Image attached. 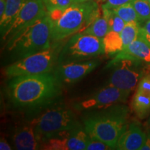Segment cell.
Returning a JSON list of instances; mask_svg holds the SVG:
<instances>
[{
  "mask_svg": "<svg viewBox=\"0 0 150 150\" xmlns=\"http://www.w3.org/2000/svg\"><path fill=\"white\" fill-rule=\"evenodd\" d=\"M6 6V0H0V18L4 13Z\"/></svg>",
  "mask_w": 150,
  "mask_h": 150,
  "instance_id": "f546056e",
  "label": "cell"
},
{
  "mask_svg": "<svg viewBox=\"0 0 150 150\" xmlns=\"http://www.w3.org/2000/svg\"><path fill=\"white\" fill-rule=\"evenodd\" d=\"M52 21L48 12L6 43L9 51L20 59L45 51L52 47Z\"/></svg>",
  "mask_w": 150,
  "mask_h": 150,
  "instance_id": "277c9868",
  "label": "cell"
},
{
  "mask_svg": "<svg viewBox=\"0 0 150 150\" xmlns=\"http://www.w3.org/2000/svg\"><path fill=\"white\" fill-rule=\"evenodd\" d=\"M139 36H140L142 38L145 39V40H147L148 42L150 44V35H148V34H146V33L142 32V31H140L139 32Z\"/></svg>",
  "mask_w": 150,
  "mask_h": 150,
  "instance_id": "1f68e13d",
  "label": "cell"
},
{
  "mask_svg": "<svg viewBox=\"0 0 150 150\" xmlns=\"http://www.w3.org/2000/svg\"><path fill=\"white\" fill-rule=\"evenodd\" d=\"M86 150H108L112 149V148L108 146L104 142H103L100 140L93 139L91 138L90 141L86 146Z\"/></svg>",
  "mask_w": 150,
  "mask_h": 150,
  "instance_id": "4316f807",
  "label": "cell"
},
{
  "mask_svg": "<svg viewBox=\"0 0 150 150\" xmlns=\"http://www.w3.org/2000/svg\"><path fill=\"white\" fill-rule=\"evenodd\" d=\"M105 54L109 56L117 54L123 50V42L120 33L109 31L103 38Z\"/></svg>",
  "mask_w": 150,
  "mask_h": 150,
  "instance_id": "e0dca14e",
  "label": "cell"
},
{
  "mask_svg": "<svg viewBox=\"0 0 150 150\" xmlns=\"http://www.w3.org/2000/svg\"><path fill=\"white\" fill-rule=\"evenodd\" d=\"M140 150H150V136H148L146 138L145 143L142 146Z\"/></svg>",
  "mask_w": 150,
  "mask_h": 150,
  "instance_id": "4dcf8cb0",
  "label": "cell"
},
{
  "mask_svg": "<svg viewBox=\"0 0 150 150\" xmlns=\"http://www.w3.org/2000/svg\"><path fill=\"white\" fill-rule=\"evenodd\" d=\"M31 122L43 142L65 131L81 127L72 110L65 106H58L47 109Z\"/></svg>",
  "mask_w": 150,
  "mask_h": 150,
  "instance_id": "5b68a950",
  "label": "cell"
},
{
  "mask_svg": "<svg viewBox=\"0 0 150 150\" xmlns=\"http://www.w3.org/2000/svg\"><path fill=\"white\" fill-rule=\"evenodd\" d=\"M136 92L150 95V73L146 74L140 81Z\"/></svg>",
  "mask_w": 150,
  "mask_h": 150,
  "instance_id": "484cf974",
  "label": "cell"
},
{
  "mask_svg": "<svg viewBox=\"0 0 150 150\" xmlns=\"http://www.w3.org/2000/svg\"><path fill=\"white\" fill-rule=\"evenodd\" d=\"M141 22L150 20V2L149 0H133L131 2Z\"/></svg>",
  "mask_w": 150,
  "mask_h": 150,
  "instance_id": "603a6c76",
  "label": "cell"
},
{
  "mask_svg": "<svg viewBox=\"0 0 150 150\" xmlns=\"http://www.w3.org/2000/svg\"><path fill=\"white\" fill-rule=\"evenodd\" d=\"M60 50L59 46L55 45L45 51L22 58L8 65L5 74L13 78L50 72L56 62H58Z\"/></svg>",
  "mask_w": 150,
  "mask_h": 150,
  "instance_id": "52a82bcc",
  "label": "cell"
},
{
  "mask_svg": "<svg viewBox=\"0 0 150 150\" xmlns=\"http://www.w3.org/2000/svg\"><path fill=\"white\" fill-rule=\"evenodd\" d=\"M103 16L107 20L110 31H113L117 33H121L125 27L126 22L116 15L112 9L102 8Z\"/></svg>",
  "mask_w": 150,
  "mask_h": 150,
  "instance_id": "7402d4cb",
  "label": "cell"
},
{
  "mask_svg": "<svg viewBox=\"0 0 150 150\" xmlns=\"http://www.w3.org/2000/svg\"><path fill=\"white\" fill-rule=\"evenodd\" d=\"M61 82L55 74L46 72L40 74L13 77L8 85L11 102L21 108H35L47 105L61 95Z\"/></svg>",
  "mask_w": 150,
  "mask_h": 150,
  "instance_id": "6da1fadb",
  "label": "cell"
},
{
  "mask_svg": "<svg viewBox=\"0 0 150 150\" xmlns=\"http://www.w3.org/2000/svg\"><path fill=\"white\" fill-rule=\"evenodd\" d=\"M133 0H97L101 4V8L112 9L126 4L132 2Z\"/></svg>",
  "mask_w": 150,
  "mask_h": 150,
  "instance_id": "d4e9b609",
  "label": "cell"
},
{
  "mask_svg": "<svg viewBox=\"0 0 150 150\" xmlns=\"http://www.w3.org/2000/svg\"><path fill=\"white\" fill-rule=\"evenodd\" d=\"M145 65H147L131 58L119 60L110 66L114 67V70L110 74L108 84L130 95L146 74Z\"/></svg>",
  "mask_w": 150,
  "mask_h": 150,
  "instance_id": "ba28073f",
  "label": "cell"
},
{
  "mask_svg": "<svg viewBox=\"0 0 150 150\" xmlns=\"http://www.w3.org/2000/svg\"><path fill=\"white\" fill-rule=\"evenodd\" d=\"M140 31L146 33V34L150 35V20L146 21L143 27H140Z\"/></svg>",
  "mask_w": 150,
  "mask_h": 150,
  "instance_id": "f1b7e54d",
  "label": "cell"
},
{
  "mask_svg": "<svg viewBox=\"0 0 150 150\" xmlns=\"http://www.w3.org/2000/svg\"><path fill=\"white\" fill-rule=\"evenodd\" d=\"M0 149L1 150H11L12 148L10 145L7 142L6 140L4 138L1 137V140H0Z\"/></svg>",
  "mask_w": 150,
  "mask_h": 150,
  "instance_id": "83f0119b",
  "label": "cell"
},
{
  "mask_svg": "<svg viewBox=\"0 0 150 150\" xmlns=\"http://www.w3.org/2000/svg\"><path fill=\"white\" fill-rule=\"evenodd\" d=\"M149 2H150V0H149Z\"/></svg>",
  "mask_w": 150,
  "mask_h": 150,
  "instance_id": "836d02e7",
  "label": "cell"
},
{
  "mask_svg": "<svg viewBox=\"0 0 150 150\" xmlns=\"http://www.w3.org/2000/svg\"><path fill=\"white\" fill-rule=\"evenodd\" d=\"M47 12L61 9L65 10L72 4V0H42Z\"/></svg>",
  "mask_w": 150,
  "mask_h": 150,
  "instance_id": "cb8c5ba5",
  "label": "cell"
},
{
  "mask_svg": "<svg viewBox=\"0 0 150 150\" xmlns=\"http://www.w3.org/2000/svg\"><path fill=\"white\" fill-rule=\"evenodd\" d=\"M112 10L116 15L120 17L126 23L130 22H138L141 23L139 17L131 2L116 7Z\"/></svg>",
  "mask_w": 150,
  "mask_h": 150,
  "instance_id": "44dd1931",
  "label": "cell"
},
{
  "mask_svg": "<svg viewBox=\"0 0 150 150\" xmlns=\"http://www.w3.org/2000/svg\"><path fill=\"white\" fill-rule=\"evenodd\" d=\"M99 15L98 2L94 0L86 2L72 3L63 11L58 20L52 22V41H61L81 32Z\"/></svg>",
  "mask_w": 150,
  "mask_h": 150,
  "instance_id": "3957f363",
  "label": "cell"
},
{
  "mask_svg": "<svg viewBox=\"0 0 150 150\" xmlns=\"http://www.w3.org/2000/svg\"><path fill=\"white\" fill-rule=\"evenodd\" d=\"M92 1V0H72V3H81L86 2V1Z\"/></svg>",
  "mask_w": 150,
  "mask_h": 150,
  "instance_id": "d6a6232c",
  "label": "cell"
},
{
  "mask_svg": "<svg viewBox=\"0 0 150 150\" xmlns=\"http://www.w3.org/2000/svg\"><path fill=\"white\" fill-rule=\"evenodd\" d=\"M127 115L125 106L112 105L86 115L83 120L84 129L91 138L115 149L119 137L127 126Z\"/></svg>",
  "mask_w": 150,
  "mask_h": 150,
  "instance_id": "7a4b0ae2",
  "label": "cell"
},
{
  "mask_svg": "<svg viewBox=\"0 0 150 150\" xmlns=\"http://www.w3.org/2000/svg\"><path fill=\"white\" fill-rule=\"evenodd\" d=\"M129 95L120 89L108 84L87 98L75 103L74 107L79 111L105 108L125 102Z\"/></svg>",
  "mask_w": 150,
  "mask_h": 150,
  "instance_id": "30bf717a",
  "label": "cell"
},
{
  "mask_svg": "<svg viewBox=\"0 0 150 150\" xmlns=\"http://www.w3.org/2000/svg\"><path fill=\"white\" fill-rule=\"evenodd\" d=\"M91 137L81 127L65 131L55 138L46 140L42 143V149L83 150L86 149Z\"/></svg>",
  "mask_w": 150,
  "mask_h": 150,
  "instance_id": "8fae6325",
  "label": "cell"
},
{
  "mask_svg": "<svg viewBox=\"0 0 150 150\" xmlns=\"http://www.w3.org/2000/svg\"><path fill=\"white\" fill-rule=\"evenodd\" d=\"M104 53L103 38L79 32L72 35L61 49L58 63L89 60Z\"/></svg>",
  "mask_w": 150,
  "mask_h": 150,
  "instance_id": "8992f818",
  "label": "cell"
},
{
  "mask_svg": "<svg viewBox=\"0 0 150 150\" xmlns=\"http://www.w3.org/2000/svg\"><path fill=\"white\" fill-rule=\"evenodd\" d=\"M13 143L16 149L35 150L41 149L43 141L32 123L24 125L15 131L12 136Z\"/></svg>",
  "mask_w": 150,
  "mask_h": 150,
  "instance_id": "4fadbf2b",
  "label": "cell"
},
{
  "mask_svg": "<svg viewBox=\"0 0 150 150\" xmlns=\"http://www.w3.org/2000/svg\"><path fill=\"white\" fill-rule=\"evenodd\" d=\"M99 64V62L97 60L91 59L59 63L54 71V74L61 83H72L91 73Z\"/></svg>",
  "mask_w": 150,
  "mask_h": 150,
  "instance_id": "7c38bea8",
  "label": "cell"
},
{
  "mask_svg": "<svg viewBox=\"0 0 150 150\" xmlns=\"http://www.w3.org/2000/svg\"><path fill=\"white\" fill-rule=\"evenodd\" d=\"M140 23L138 22H127L121 31L120 35L123 42V50L139 36Z\"/></svg>",
  "mask_w": 150,
  "mask_h": 150,
  "instance_id": "ffe728a7",
  "label": "cell"
},
{
  "mask_svg": "<svg viewBox=\"0 0 150 150\" xmlns=\"http://www.w3.org/2000/svg\"><path fill=\"white\" fill-rule=\"evenodd\" d=\"M109 31L107 20L104 16H100L99 15L88 27L81 32L103 38Z\"/></svg>",
  "mask_w": 150,
  "mask_h": 150,
  "instance_id": "d6986e66",
  "label": "cell"
},
{
  "mask_svg": "<svg viewBox=\"0 0 150 150\" xmlns=\"http://www.w3.org/2000/svg\"><path fill=\"white\" fill-rule=\"evenodd\" d=\"M147 136L136 123L127 125L117 140L115 149L140 150Z\"/></svg>",
  "mask_w": 150,
  "mask_h": 150,
  "instance_id": "9a60e30c",
  "label": "cell"
},
{
  "mask_svg": "<svg viewBox=\"0 0 150 150\" xmlns=\"http://www.w3.org/2000/svg\"><path fill=\"white\" fill-rule=\"evenodd\" d=\"M126 58L139 60L150 66V44L144 38L138 36V38L133 41L126 48L116 54L114 59L108 63L106 67L109 68L115 62Z\"/></svg>",
  "mask_w": 150,
  "mask_h": 150,
  "instance_id": "5bb4252c",
  "label": "cell"
},
{
  "mask_svg": "<svg viewBox=\"0 0 150 150\" xmlns=\"http://www.w3.org/2000/svg\"><path fill=\"white\" fill-rule=\"evenodd\" d=\"M132 107L140 119L147 117L150 113V95L136 92L133 99Z\"/></svg>",
  "mask_w": 150,
  "mask_h": 150,
  "instance_id": "ac0fdd59",
  "label": "cell"
},
{
  "mask_svg": "<svg viewBox=\"0 0 150 150\" xmlns=\"http://www.w3.org/2000/svg\"><path fill=\"white\" fill-rule=\"evenodd\" d=\"M27 0H6L4 13L0 18L1 36L4 35Z\"/></svg>",
  "mask_w": 150,
  "mask_h": 150,
  "instance_id": "2e32d148",
  "label": "cell"
},
{
  "mask_svg": "<svg viewBox=\"0 0 150 150\" xmlns=\"http://www.w3.org/2000/svg\"><path fill=\"white\" fill-rule=\"evenodd\" d=\"M47 13L42 0H27L6 32L1 35V40L6 43L25 28L45 16Z\"/></svg>",
  "mask_w": 150,
  "mask_h": 150,
  "instance_id": "9c48e42d",
  "label": "cell"
}]
</instances>
